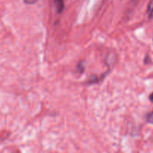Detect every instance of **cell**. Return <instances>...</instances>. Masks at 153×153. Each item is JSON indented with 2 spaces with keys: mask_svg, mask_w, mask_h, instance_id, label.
Returning <instances> with one entry per match:
<instances>
[{
  "mask_svg": "<svg viewBox=\"0 0 153 153\" xmlns=\"http://www.w3.org/2000/svg\"><path fill=\"white\" fill-rule=\"evenodd\" d=\"M76 69H77V70L80 73H83V72H84L83 64H82V63H79V64H78V65H77V67H76Z\"/></svg>",
  "mask_w": 153,
  "mask_h": 153,
  "instance_id": "4",
  "label": "cell"
},
{
  "mask_svg": "<svg viewBox=\"0 0 153 153\" xmlns=\"http://www.w3.org/2000/svg\"><path fill=\"white\" fill-rule=\"evenodd\" d=\"M147 14L149 19H153V0H150L147 7Z\"/></svg>",
  "mask_w": 153,
  "mask_h": 153,
  "instance_id": "2",
  "label": "cell"
},
{
  "mask_svg": "<svg viewBox=\"0 0 153 153\" xmlns=\"http://www.w3.org/2000/svg\"><path fill=\"white\" fill-rule=\"evenodd\" d=\"M23 1L24 2L26 3V4H35V3L38 1V0H23Z\"/></svg>",
  "mask_w": 153,
  "mask_h": 153,
  "instance_id": "5",
  "label": "cell"
},
{
  "mask_svg": "<svg viewBox=\"0 0 153 153\" xmlns=\"http://www.w3.org/2000/svg\"><path fill=\"white\" fill-rule=\"evenodd\" d=\"M146 120L147 122L149 123L153 124V111H152L151 113H149L147 115Z\"/></svg>",
  "mask_w": 153,
  "mask_h": 153,
  "instance_id": "3",
  "label": "cell"
},
{
  "mask_svg": "<svg viewBox=\"0 0 153 153\" xmlns=\"http://www.w3.org/2000/svg\"><path fill=\"white\" fill-rule=\"evenodd\" d=\"M54 3H55L56 7L58 13H62V10H64V1L63 0H54Z\"/></svg>",
  "mask_w": 153,
  "mask_h": 153,
  "instance_id": "1",
  "label": "cell"
},
{
  "mask_svg": "<svg viewBox=\"0 0 153 153\" xmlns=\"http://www.w3.org/2000/svg\"><path fill=\"white\" fill-rule=\"evenodd\" d=\"M149 100L152 102H153V93L149 96Z\"/></svg>",
  "mask_w": 153,
  "mask_h": 153,
  "instance_id": "6",
  "label": "cell"
}]
</instances>
